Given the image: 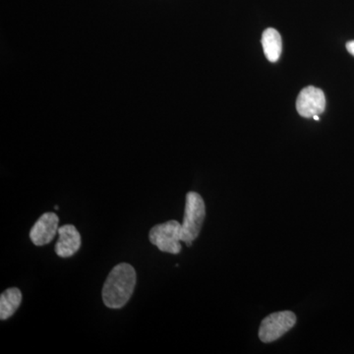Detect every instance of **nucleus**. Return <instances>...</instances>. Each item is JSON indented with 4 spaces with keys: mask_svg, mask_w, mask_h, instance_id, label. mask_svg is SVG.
<instances>
[{
    "mask_svg": "<svg viewBox=\"0 0 354 354\" xmlns=\"http://www.w3.org/2000/svg\"><path fill=\"white\" fill-rule=\"evenodd\" d=\"M136 283V271L131 265L127 263L116 265L102 288L104 305L111 309L122 308L131 298Z\"/></svg>",
    "mask_w": 354,
    "mask_h": 354,
    "instance_id": "1",
    "label": "nucleus"
},
{
    "mask_svg": "<svg viewBox=\"0 0 354 354\" xmlns=\"http://www.w3.org/2000/svg\"><path fill=\"white\" fill-rule=\"evenodd\" d=\"M206 216V207L201 195L189 192L186 195L185 213L183 225V239L186 245H192L197 239Z\"/></svg>",
    "mask_w": 354,
    "mask_h": 354,
    "instance_id": "2",
    "label": "nucleus"
},
{
    "mask_svg": "<svg viewBox=\"0 0 354 354\" xmlns=\"http://www.w3.org/2000/svg\"><path fill=\"white\" fill-rule=\"evenodd\" d=\"M183 237V225L177 221L155 225L150 230L149 239L151 243L157 246L162 252L178 254L181 251L180 241Z\"/></svg>",
    "mask_w": 354,
    "mask_h": 354,
    "instance_id": "3",
    "label": "nucleus"
},
{
    "mask_svg": "<svg viewBox=\"0 0 354 354\" xmlns=\"http://www.w3.org/2000/svg\"><path fill=\"white\" fill-rule=\"evenodd\" d=\"M297 324V316L291 311H281L266 317L261 323L259 337L261 341L269 344L283 337Z\"/></svg>",
    "mask_w": 354,
    "mask_h": 354,
    "instance_id": "4",
    "label": "nucleus"
},
{
    "mask_svg": "<svg viewBox=\"0 0 354 354\" xmlns=\"http://www.w3.org/2000/svg\"><path fill=\"white\" fill-rule=\"evenodd\" d=\"M325 109V94L321 88L309 86L298 95L297 109L298 113L304 118H311L314 115H320Z\"/></svg>",
    "mask_w": 354,
    "mask_h": 354,
    "instance_id": "5",
    "label": "nucleus"
},
{
    "mask_svg": "<svg viewBox=\"0 0 354 354\" xmlns=\"http://www.w3.org/2000/svg\"><path fill=\"white\" fill-rule=\"evenodd\" d=\"M59 218L57 214L46 213L39 216L30 230V239L37 246H44L55 239L58 234Z\"/></svg>",
    "mask_w": 354,
    "mask_h": 354,
    "instance_id": "6",
    "label": "nucleus"
},
{
    "mask_svg": "<svg viewBox=\"0 0 354 354\" xmlns=\"http://www.w3.org/2000/svg\"><path fill=\"white\" fill-rule=\"evenodd\" d=\"M58 239L55 250L57 256L62 258H69L75 255L80 249L82 239L80 232L73 225H65L58 228Z\"/></svg>",
    "mask_w": 354,
    "mask_h": 354,
    "instance_id": "7",
    "label": "nucleus"
},
{
    "mask_svg": "<svg viewBox=\"0 0 354 354\" xmlns=\"http://www.w3.org/2000/svg\"><path fill=\"white\" fill-rule=\"evenodd\" d=\"M22 302V292L19 288H10L0 295V319L7 320L14 315Z\"/></svg>",
    "mask_w": 354,
    "mask_h": 354,
    "instance_id": "8",
    "label": "nucleus"
},
{
    "mask_svg": "<svg viewBox=\"0 0 354 354\" xmlns=\"http://www.w3.org/2000/svg\"><path fill=\"white\" fill-rule=\"evenodd\" d=\"M263 50L266 57L271 62H277L281 57L283 44L281 37L277 30L269 28L263 32L262 36Z\"/></svg>",
    "mask_w": 354,
    "mask_h": 354,
    "instance_id": "9",
    "label": "nucleus"
},
{
    "mask_svg": "<svg viewBox=\"0 0 354 354\" xmlns=\"http://www.w3.org/2000/svg\"><path fill=\"white\" fill-rule=\"evenodd\" d=\"M346 50L354 57V41H348V43L346 44Z\"/></svg>",
    "mask_w": 354,
    "mask_h": 354,
    "instance_id": "10",
    "label": "nucleus"
},
{
    "mask_svg": "<svg viewBox=\"0 0 354 354\" xmlns=\"http://www.w3.org/2000/svg\"><path fill=\"white\" fill-rule=\"evenodd\" d=\"M312 118H314V120L316 121H319V120H320V118H319V115H314Z\"/></svg>",
    "mask_w": 354,
    "mask_h": 354,
    "instance_id": "11",
    "label": "nucleus"
}]
</instances>
